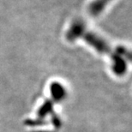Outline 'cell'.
I'll return each instance as SVG.
<instances>
[{"mask_svg": "<svg viewBox=\"0 0 132 132\" xmlns=\"http://www.w3.org/2000/svg\"><path fill=\"white\" fill-rule=\"evenodd\" d=\"M51 116H52V125H54L55 128L59 129L60 127H61V125H62V122H61V120H60V118L59 117V115H57L54 112H52L51 113Z\"/></svg>", "mask_w": 132, "mask_h": 132, "instance_id": "8", "label": "cell"}, {"mask_svg": "<svg viewBox=\"0 0 132 132\" xmlns=\"http://www.w3.org/2000/svg\"><path fill=\"white\" fill-rule=\"evenodd\" d=\"M81 39H83L89 46L93 47L97 52H99L100 54H108L111 57L114 52L111 50L107 43L101 37L92 32H88L86 30V32L81 36Z\"/></svg>", "mask_w": 132, "mask_h": 132, "instance_id": "1", "label": "cell"}, {"mask_svg": "<svg viewBox=\"0 0 132 132\" xmlns=\"http://www.w3.org/2000/svg\"><path fill=\"white\" fill-rule=\"evenodd\" d=\"M50 91H51L52 101L55 102L62 101L67 95L65 88L59 81H52L50 85Z\"/></svg>", "mask_w": 132, "mask_h": 132, "instance_id": "4", "label": "cell"}, {"mask_svg": "<svg viewBox=\"0 0 132 132\" xmlns=\"http://www.w3.org/2000/svg\"><path fill=\"white\" fill-rule=\"evenodd\" d=\"M36 132H49V131H36Z\"/></svg>", "mask_w": 132, "mask_h": 132, "instance_id": "9", "label": "cell"}, {"mask_svg": "<svg viewBox=\"0 0 132 132\" xmlns=\"http://www.w3.org/2000/svg\"><path fill=\"white\" fill-rule=\"evenodd\" d=\"M47 122L46 119H41V118H36V119H33V118H27L24 121V125L28 126V127H36V126H42L46 125Z\"/></svg>", "mask_w": 132, "mask_h": 132, "instance_id": "7", "label": "cell"}, {"mask_svg": "<svg viewBox=\"0 0 132 132\" xmlns=\"http://www.w3.org/2000/svg\"><path fill=\"white\" fill-rule=\"evenodd\" d=\"M112 0H94L88 6V12L93 16H97L101 13Z\"/></svg>", "mask_w": 132, "mask_h": 132, "instance_id": "5", "label": "cell"}, {"mask_svg": "<svg viewBox=\"0 0 132 132\" xmlns=\"http://www.w3.org/2000/svg\"><path fill=\"white\" fill-rule=\"evenodd\" d=\"M53 112V101L52 100H46L38 110V118L41 119H45L47 115L51 114Z\"/></svg>", "mask_w": 132, "mask_h": 132, "instance_id": "6", "label": "cell"}, {"mask_svg": "<svg viewBox=\"0 0 132 132\" xmlns=\"http://www.w3.org/2000/svg\"><path fill=\"white\" fill-rule=\"evenodd\" d=\"M111 59L112 60V71L117 76H123L127 70V64L126 61L123 59V57L119 56L114 52L113 54L111 56Z\"/></svg>", "mask_w": 132, "mask_h": 132, "instance_id": "3", "label": "cell"}, {"mask_svg": "<svg viewBox=\"0 0 132 132\" xmlns=\"http://www.w3.org/2000/svg\"><path fill=\"white\" fill-rule=\"evenodd\" d=\"M86 26L85 23L80 20H76L72 22L70 27L66 33V39L68 41L73 42L76 39L81 38L83 34L86 32Z\"/></svg>", "mask_w": 132, "mask_h": 132, "instance_id": "2", "label": "cell"}]
</instances>
